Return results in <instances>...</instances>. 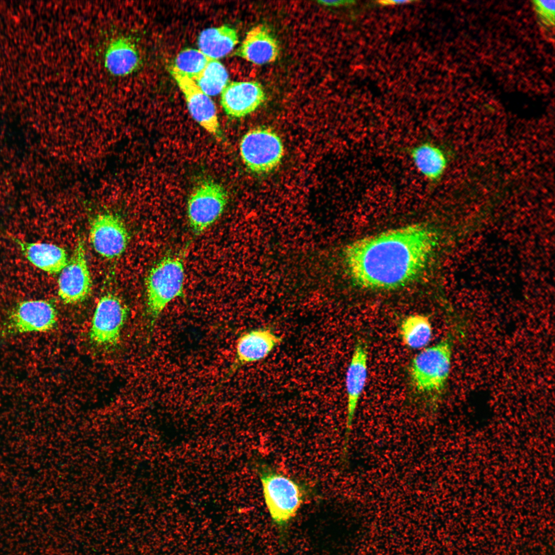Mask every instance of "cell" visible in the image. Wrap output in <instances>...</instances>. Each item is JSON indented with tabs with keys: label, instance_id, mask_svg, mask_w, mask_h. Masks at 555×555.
Masks as SVG:
<instances>
[{
	"label": "cell",
	"instance_id": "cell-8",
	"mask_svg": "<svg viewBox=\"0 0 555 555\" xmlns=\"http://www.w3.org/2000/svg\"><path fill=\"white\" fill-rule=\"evenodd\" d=\"M127 314V308L118 298L112 294L102 297L92 319L89 332L91 343L104 349L115 347Z\"/></svg>",
	"mask_w": 555,
	"mask_h": 555
},
{
	"label": "cell",
	"instance_id": "cell-1",
	"mask_svg": "<svg viewBox=\"0 0 555 555\" xmlns=\"http://www.w3.org/2000/svg\"><path fill=\"white\" fill-rule=\"evenodd\" d=\"M435 245V234L427 226L414 224L358 239L346 248L344 258L358 286L392 290L419 275Z\"/></svg>",
	"mask_w": 555,
	"mask_h": 555
},
{
	"label": "cell",
	"instance_id": "cell-18",
	"mask_svg": "<svg viewBox=\"0 0 555 555\" xmlns=\"http://www.w3.org/2000/svg\"><path fill=\"white\" fill-rule=\"evenodd\" d=\"M104 65L112 75L124 76L133 72L139 64V55L135 46L124 38L112 41L105 52Z\"/></svg>",
	"mask_w": 555,
	"mask_h": 555
},
{
	"label": "cell",
	"instance_id": "cell-5",
	"mask_svg": "<svg viewBox=\"0 0 555 555\" xmlns=\"http://www.w3.org/2000/svg\"><path fill=\"white\" fill-rule=\"evenodd\" d=\"M58 312L54 304L46 300H28L15 304L8 312L2 325L1 336L46 332L57 326Z\"/></svg>",
	"mask_w": 555,
	"mask_h": 555
},
{
	"label": "cell",
	"instance_id": "cell-24",
	"mask_svg": "<svg viewBox=\"0 0 555 555\" xmlns=\"http://www.w3.org/2000/svg\"><path fill=\"white\" fill-rule=\"evenodd\" d=\"M321 5L328 6H339L349 4L350 1H320L318 2Z\"/></svg>",
	"mask_w": 555,
	"mask_h": 555
},
{
	"label": "cell",
	"instance_id": "cell-9",
	"mask_svg": "<svg viewBox=\"0 0 555 555\" xmlns=\"http://www.w3.org/2000/svg\"><path fill=\"white\" fill-rule=\"evenodd\" d=\"M368 348L365 341L359 340L355 345L345 379L347 404L346 427L342 449L346 457L352 425L359 400L367 377Z\"/></svg>",
	"mask_w": 555,
	"mask_h": 555
},
{
	"label": "cell",
	"instance_id": "cell-25",
	"mask_svg": "<svg viewBox=\"0 0 555 555\" xmlns=\"http://www.w3.org/2000/svg\"><path fill=\"white\" fill-rule=\"evenodd\" d=\"M378 4L381 6L395 5L411 3L410 1H380Z\"/></svg>",
	"mask_w": 555,
	"mask_h": 555
},
{
	"label": "cell",
	"instance_id": "cell-21",
	"mask_svg": "<svg viewBox=\"0 0 555 555\" xmlns=\"http://www.w3.org/2000/svg\"><path fill=\"white\" fill-rule=\"evenodd\" d=\"M199 87L208 96L221 93L229 83L228 72L218 59H212L194 80Z\"/></svg>",
	"mask_w": 555,
	"mask_h": 555
},
{
	"label": "cell",
	"instance_id": "cell-7",
	"mask_svg": "<svg viewBox=\"0 0 555 555\" xmlns=\"http://www.w3.org/2000/svg\"><path fill=\"white\" fill-rule=\"evenodd\" d=\"M228 199L224 188L214 181L206 180L196 187L187 206L189 227L194 235L201 234L217 220Z\"/></svg>",
	"mask_w": 555,
	"mask_h": 555
},
{
	"label": "cell",
	"instance_id": "cell-12",
	"mask_svg": "<svg viewBox=\"0 0 555 555\" xmlns=\"http://www.w3.org/2000/svg\"><path fill=\"white\" fill-rule=\"evenodd\" d=\"M283 341V338L268 327L253 328L242 333L236 340L230 374L242 367L266 358Z\"/></svg>",
	"mask_w": 555,
	"mask_h": 555
},
{
	"label": "cell",
	"instance_id": "cell-10",
	"mask_svg": "<svg viewBox=\"0 0 555 555\" xmlns=\"http://www.w3.org/2000/svg\"><path fill=\"white\" fill-rule=\"evenodd\" d=\"M58 295L63 302H81L89 295L91 280L83 243L79 241L66 266L58 279Z\"/></svg>",
	"mask_w": 555,
	"mask_h": 555
},
{
	"label": "cell",
	"instance_id": "cell-11",
	"mask_svg": "<svg viewBox=\"0 0 555 555\" xmlns=\"http://www.w3.org/2000/svg\"><path fill=\"white\" fill-rule=\"evenodd\" d=\"M89 239L95 251L109 259L121 255L128 241V234L122 221L112 214L97 215L91 221Z\"/></svg>",
	"mask_w": 555,
	"mask_h": 555
},
{
	"label": "cell",
	"instance_id": "cell-20",
	"mask_svg": "<svg viewBox=\"0 0 555 555\" xmlns=\"http://www.w3.org/2000/svg\"><path fill=\"white\" fill-rule=\"evenodd\" d=\"M433 329L429 318L420 314H411L402 321L400 335L404 345L412 349H419L428 345L432 338Z\"/></svg>",
	"mask_w": 555,
	"mask_h": 555
},
{
	"label": "cell",
	"instance_id": "cell-22",
	"mask_svg": "<svg viewBox=\"0 0 555 555\" xmlns=\"http://www.w3.org/2000/svg\"><path fill=\"white\" fill-rule=\"evenodd\" d=\"M211 59L199 49L187 48L179 53L171 68L194 80Z\"/></svg>",
	"mask_w": 555,
	"mask_h": 555
},
{
	"label": "cell",
	"instance_id": "cell-23",
	"mask_svg": "<svg viewBox=\"0 0 555 555\" xmlns=\"http://www.w3.org/2000/svg\"><path fill=\"white\" fill-rule=\"evenodd\" d=\"M532 5L539 23L542 27L547 31L553 29L554 1H533Z\"/></svg>",
	"mask_w": 555,
	"mask_h": 555
},
{
	"label": "cell",
	"instance_id": "cell-15",
	"mask_svg": "<svg viewBox=\"0 0 555 555\" xmlns=\"http://www.w3.org/2000/svg\"><path fill=\"white\" fill-rule=\"evenodd\" d=\"M279 53L276 40L263 25L251 29L235 52L236 55L258 65L274 62Z\"/></svg>",
	"mask_w": 555,
	"mask_h": 555
},
{
	"label": "cell",
	"instance_id": "cell-16",
	"mask_svg": "<svg viewBox=\"0 0 555 555\" xmlns=\"http://www.w3.org/2000/svg\"><path fill=\"white\" fill-rule=\"evenodd\" d=\"M25 257L36 268L49 274L60 272L68 263L65 250L57 245L33 243L11 237Z\"/></svg>",
	"mask_w": 555,
	"mask_h": 555
},
{
	"label": "cell",
	"instance_id": "cell-17",
	"mask_svg": "<svg viewBox=\"0 0 555 555\" xmlns=\"http://www.w3.org/2000/svg\"><path fill=\"white\" fill-rule=\"evenodd\" d=\"M407 152L416 170L427 181L435 183L440 180L448 164L441 148L425 141L409 148Z\"/></svg>",
	"mask_w": 555,
	"mask_h": 555
},
{
	"label": "cell",
	"instance_id": "cell-2",
	"mask_svg": "<svg viewBox=\"0 0 555 555\" xmlns=\"http://www.w3.org/2000/svg\"><path fill=\"white\" fill-rule=\"evenodd\" d=\"M453 346L452 336L424 348L412 360L409 374L418 394L433 404L445 389L449 377Z\"/></svg>",
	"mask_w": 555,
	"mask_h": 555
},
{
	"label": "cell",
	"instance_id": "cell-3",
	"mask_svg": "<svg viewBox=\"0 0 555 555\" xmlns=\"http://www.w3.org/2000/svg\"><path fill=\"white\" fill-rule=\"evenodd\" d=\"M256 469L272 521L279 526L286 525L303 504L308 488L264 462L257 464Z\"/></svg>",
	"mask_w": 555,
	"mask_h": 555
},
{
	"label": "cell",
	"instance_id": "cell-13",
	"mask_svg": "<svg viewBox=\"0 0 555 555\" xmlns=\"http://www.w3.org/2000/svg\"><path fill=\"white\" fill-rule=\"evenodd\" d=\"M170 72L183 93L192 118L217 139L222 137L214 102L192 79L173 69Z\"/></svg>",
	"mask_w": 555,
	"mask_h": 555
},
{
	"label": "cell",
	"instance_id": "cell-4",
	"mask_svg": "<svg viewBox=\"0 0 555 555\" xmlns=\"http://www.w3.org/2000/svg\"><path fill=\"white\" fill-rule=\"evenodd\" d=\"M183 254L166 255L150 270L146 279V313L152 329L172 301L184 296Z\"/></svg>",
	"mask_w": 555,
	"mask_h": 555
},
{
	"label": "cell",
	"instance_id": "cell-19",
	"mask_svg": "<svg viewBox=\"0 0 555 555\" xmlns=\"http://www.w3.org/2000/svg\"><path fill=\"white\" fill-rule=\"evenodd\" d=\"M236 30L227 25L208 28L198 38L199 50L209 57L218 59L230 52L237 45Z\"/></svg>",
	"mask_w": 555,
	"mask_h": 555
},
{
	"label": "cell",
	"instance_id": "cell-6",
	"mask_svg": "<svg viewBox=\"0 0 555 555\" xmlns=\"http://www.w3.org/2000/svg\"><path fill=\"white\" fill-rule=\"evenodd\" d=\"M239 152L246 168L252 173L264 174L273 171L284 154L282 141L271 128L258 127L246 133L239 144Z\"/></svg>",
	"mask_w": 555,
	"mask_h": 555
},
{
	"label": "cell",
	"instance_id": "cell-14",
	"mask_svg": "<svg viewBox=\"0 0 555 555\" xmlns=\"http://www.w3.org/2000/svg\"><path fill=\"white\" fill-rule=\"evenodd\" d=\"M220 103L226 114L240 118L254 112L266 99L261 84L256 81H233L221 92Z\"/></svg>",
	"mask_w": 555,
	"mask_h": 555
}]
</instances>
